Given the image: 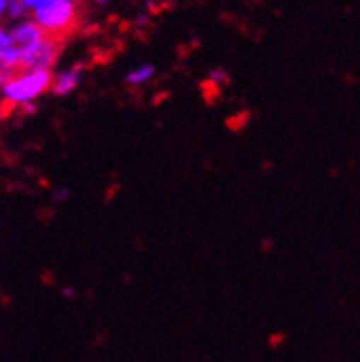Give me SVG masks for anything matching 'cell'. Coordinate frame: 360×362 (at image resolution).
Here are the masks:
<instances>
[{
    "label": "cell",
    "mask_w": 360,
    "mask_h": 362,
    "mask_svg": "<svg viewBox=\"0 0 360 362\" xmlns=\"http://www.w3.org/2000/svg\"><path fill=\"white\" fill-rule=\"evenodd\" d=\"M61 54V41L48 37L30 18L0 24V67L52 71Z\"/></svg>",
    "instance_id": "cell-1"
},
{
    "label": "cell",
    "mask_w": 360,
    "mask_h": 362,
    "mask_svg": "<svg viewBox=\"0 0 360 362\" xmlns=\"http://www.w3.org/2000/svg\"><path fill=\"white\" fill-rule=\"evenodd\" d=\"M28 18L48 37L63 41L80 22V3L76 0H35Z\"/></svg>",
    "instance_id": "cell-2"
},
{
    "label": "cell",
    "mask_w": 360,
    "mask_h": 362,
    "mask_svg": "<svg viewBox=\"0 0 360 362\" xmlns=\"http://www.w3.org/2000/svg\"><path fill=\"white\" fill-rule=\"evenodd\" d=\"M52 84V71L18 69L3 82V102L9 108H24L46 95Z\"/></svg>",
    "instance_id": "cell-3"
},
{
    "label": "cell",
    "mask_w": 360,
    "mask_h": 362,
    "mask_svg": "<svg viewBox=\"0 0 360 362\" xmlns=\"http://www.w3.org/2000/svg\"><path fill=\"white\" fill-rule=\"evenodd\" d=\"M82 78H84V67L82 65H71V67L52 71L50 93H54L57 98H67L82 84Z\"/></svg>",
    "instance_id": "cell-4"
},
{
    "label": "cell",
    "mask_w": 360,
    "mask_h": 362,
    "mask_svg": "<svg viewBox=\"0 0 360 362\" xmlns=\"http://www.w3.org/2000/svg\"><path fill=\"white\" fill-rule=\"evenodd\" d=\"M153 78H156V67H153L151 63H143V65H137L134 69L127 71L125 82H127L129 86H145V84H149Z\"/></svg>",
    "instance_id": "cell-5"
},
{
    "label": "cell",
    "mask_w": 360,
    "mask_h": 362,
    "mask_svg": "<svg viewBox=\"0 0 360 362\" xmlns=\"http://www.w3.org/2000/svg\"><path fill=\"white\" fill-rule=\"evenodd\" d=\"M207 80H209L214 86H222V84H227V80H229V74L224 71L222 67H214V69L207 74Z\"/></svg>",
    "instance_id": "cell-6"
},
{
    "label": "cell",
    "mask_w": 360,
    "mask_h": 362,
    "mask_svg": "<svg viewBox=\"0 0 360 362\" xmlns=\"http://www.w3.org/2000/svg\"><path fill=\"white\" fill-rule=\"evenodd\" d=\"M69 199H71V192H69V188H57V192H54V203L63 205V203H67Z\"/></svg>",
    "instance_id": "cell-7"
},
{
    "label": "cell",
    "mask_w": 360,
    "mask_h": 362,
    "mask_svg": "<svg viewBox=\"0 0 360 362\" xmlns=\"http://www.w3.org/2000/svg\"><path fill=\"white\" fill-rule=\"evenodd\" d=\"M9 3H11V0H0V24H5V20H7Z\"/></svg>",
    "instance_id": "cell-8"
},
{
    "label": "cell",
    "mask_w": 360,
    "mask_h": 362,
    "mask_svg": "<svg viewBox=\"0 0 360 362\" xmlns=\"http://www.w3.org/2000/svg\"><path fill=\"white\" fill-rule=\"evenodd\" d=\"M16 3H18V5H20V7H22V9H24L26 13H28V11H30V7H33V3H35V0H16Z\"/></svg>",
    "instance_id": "cell-9"
},
{
    "label": "cell",
    "mask_w": 360,
    "mask_h": 362,
    "mask_svg": "<svg viewBox=\"0 0 360 362\" xmlns=\"http://www.w3.org/2000/svg\"><path fill=\"white\" fill-rule=\"evenodd\" d=\"M3 115H7V106L3 102V84H0V117H3Z\"/></svg>",
    "instance_id": "cell-10"
},
{
    "label": "cell",
    "mask_w": 360,
    "mask_h": 362,
    "mask_svg": "<svg viewBox=\"0 0 360 362\" xmlns=\"http://www.w3.org/2000/svg\"><path fill=\"white\" fill-rule=\"evenodd\" d=\"M98 3H100V5H104V3H108V0H98Z\"/></svg>",
    "instance_id": "cell-11"
},
{
    "label": "cell",
    "mask_w": 360,
    "mask_h": 362,
    "mask_svg": "<svg viewBox=\"0 0 360 362\" xmlns=\"http://www.w3.org/2000/svg\"><path fill=\"white\" fill-rule=\"evenodd\" d=\"M76 3H82V0H76Z\"/></svg>",
    "instance_id": "cell-12"
}]
</instances>
